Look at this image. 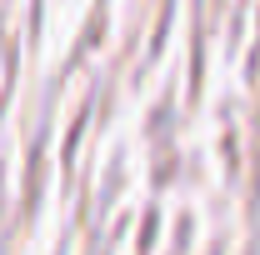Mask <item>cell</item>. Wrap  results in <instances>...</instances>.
<instances>
[]
</instances>
